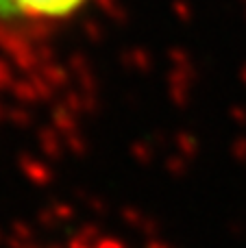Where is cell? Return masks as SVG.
Segmentation results:
<instances>
[{
  "label": "cell",
  "instance_id": "1",
  "mask_svg": "<svg viewBox=\"0 0 246 248\" xmlns=\"http://www.w3.org/2000/svg\"><path fill=\"white\" fill-rule=\"evenodd\" d=\"M85 0H0V20L11 24H42L70 17Z\"/></svg>",
  "mask_w": 246,
  "mask_h": 248
}]
</instances>
